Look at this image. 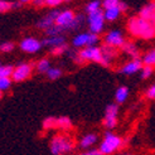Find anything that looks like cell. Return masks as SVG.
<instances>
[{
    "instance_id": "6da1fadb",
    "label": "cell",
    "mask_w": 155,
    "mask_h": 155,
    "mask_svg": "<svg viewBox=\"0 0 155 155\" xmlns=\"http://www.w3.org/2000/svg\"><path fill=\"white\" fill-rule=\"evenodd\" d=\"M127 30L133 37L140 38V39L150 41L155 38V25L149 20L140 17V15L139 17H131L129 19Z\"/></svg>"
},
{
    "instance_id": "7a4b0ae2",
    "label": "cell",
    "mask_w": 155,
    "mask_h": 155,
    "mask_svg": "<svg viewBox=\"0 0 155 155\" xmlns=\"http://www.w3.org/2000/svg\"><path fill=\"white\" fill-rule=\"evenodd\" d=\"M49 148L53 155L68 154L74 149V141L68 135H56L51 140Z\"/></svg>"
},
{
    "instance_id": "3957f363",
    "label": "cell",
    "mask_w": 155,
    "mask_h": 155,
    "mask_svg": "<svg viewBox=\"0 0 155 155\" xmlns=\"http://www.w3.org/2000/svg\"><path fill=\"white\" fill-rule=\"evenodd\" d=\"M104 59L102 56V51L100 47H96V45H88V47L81 48V51L77 53V57L74 58V61L77 63H84V62H96V63H100Z\"/></svg>"
},
{
    "instance_id": "277c9868",
    "label": "cell",
    "mask_w": 155,
    "mask_h": 155,
    "mask_svg": "<svg viewBox=\"0 0 155 155\" xmlns=\"http://www.w3.org/2000/svg\"><path fill=\"white\" fill-rule=\"evenodd\" d=\"M124 141L122 139L117 135H115L110 131H107L104 136V140L100 145V150L102 151L104 155H108V154H112L116 150H119L121 146H122Z\"/></svg>"
},
{
    "instance_id": "5b68a950",
    "label": "cell",
    "mask_w": 155,
    "mask_h": 155,
    "mask_svg": "<svg viewBox=\"0 0 155 155\" xmlns=\"http://www.w3.org/2000/svg\"><path fill=\"white\" fill-rule=\"evenodd\" d=\"M105 20H106L105 14H104V10H101V9L88 13L87 24H88L90 32L96 33V34H101L105 28Z\"/></svg>"
},
{
    "instance_id": "8992f818",
    "label": "cell",
    "mask_w": 155,
    "mask_h": 155,
    "mask_svg": "<svg viewBox=\"0 0 155 155\" xmlns=\"http://www.w3.org/2000/svg\"><path fill=\"white\" fill-rule=\"evenodd\" d=\"M97 43H98V34L92 32L78 33L72 39V45L74 48H80V49L88 47V45H96Z\"/></svg>"
},
{
    "instance_id": "52a82bcc",
    "label": "cell",
    "mask_w": 155,
    "mask_h": 155,
    "mask_svg": "<svg viewBox=\"0 0 155 155\" xmlns=\"http://www.w3.org/2000/svg\"><path fill=\"white\" fill-rule=\"evenodd\" d=\"M32 72H33V64L20 63L14 68L13 74H12V80L14 82H23L32 76Z\"/></svg>"
},
{
    "instance_id": "ba28073f",
    "label": "cell",
    "mask_w": 155,
    "mask_h": 155,
    "mask_svg": "<svg viewBox=\"0 0 155 155\" xmlns=\"http://www.w3.org/2000/svg\"><path fill=\"white\" fill-rule=\"evenodd\" d=\"M42 42L39 39H37L34 37H27L23 38L19 43V48L25 52V53H37L39 52L42 48Z\"/></svg>"
},
{
    "instance_id": "9c48e42d",
    "label": "cell",
    "mask_w": 155,
    "mask_h": 155,
    "mask_svg": "<svg viewBox=\"0 0 155 155\" xmlns=\"http://www.w3.org/2000/svg\"><path fill=\"white\" fill-rule=\"evenodd\" d=\"M104 43L110 44L116 48H121L122 44L125 43V37H124V34L120 32V30L112 29L108 33H106V35L104 38Z\"/></svg>"
},
{
    "instance_id": "30bf717a",
    "label": "cell",
    "mask_w": 155,
    "mask_h": 155,
    "mask_svg": "<svg viewBox=\"0 0 155 155\" xmlns=\"http://www.w3.org/2000/svg\"><path fill=\"white\" fill-rule=\"evenodd\" d=\"M144 63L141 58L135 57V58H131V61H129L127 63H125L121 68H120V72L122 74H126V76H131V74H135L137 72L141 71Z\"/></svg>"
},
{
    "instance_id": "8fae6325",
    "label": "cell",
    "mask_w": 155,
    "mask_h": 155,
    "mask_svg": "<svg viewBox=\"0 0 155 155\" xmlns=\"http://www.w3.org/2000/svg\"><path fill=\"white\" fill-rule=\"evenodd\" d=\"M101 51H102V56H104V59L101 62V64L104 67H108L111 62L117 57V48L112 47V45H110V44L104 43V45L101 47Z\"/></svg>"
},
{
    "instance_id": "7c38bea8",
    "label": "cell",
    "mask_w": 155,
    "mask_h": 155,
    "mask_svg": "<svg viewBox=\"0 0 155 155\" xmlns=\"http://www.w3.org/2000/svg\"><path fill=\"white\" fill-rule=\"evenodd\" d=\"M58 10H53L51 13H48L47 15H44L43 18L39 19V21L37 23V28H39L42 30H47L48 28L53 27L54 24H56V18L58 15Z\"/></svg>"
},
{
    "instance_id": "4fadbf2b",
    "label": "cell",
    "mask_w": 155,
    "mask_h": 155,
    "mask_svg": "<svg viewBox=\"0 0 155 155\" xmlns=\"http://www.w3.org/2000/svg\"><path fill=\"white\" fill-rule=\"evenodd\" d=\"M139 15L143 17L144 19L149 20L150 23H153L155 25V2H150L146 5H144L141 8L140 13H139Z\"/></svg>"
},
{
    "instance_id": "5bb4252c",
    "label": "cell",
    "mask_w": 155,
    "mask_h": 155,
    "mask_svg": "<svg viewBox=\"0 0 155 155\" xmlns=\"http://www.w3.org/2000/svg\"><path fill=\"white\" fill-rule=\"evenodd\" d=\"M66 43V38L62 35V34H57V35H47L43 39L42 44L45 45V47H49V48H53V47H57L59 44H63Z\"/></svg>"
},
{
    "instance_id": "9a60e30c",
    "label": "cell",
    "mask_w": 155,
    "mask_h": 155,
    "mask_svg": "<svg viewBox=\"0 0 155 155\" xmlns=\"http://www.w3.org/2000/svg\"><path fill=\"white\" fill-rule=\"evenodd\" d=\"M97 139L98 137L96 134H86L84 136H82L80 141V146L82 149H90L97 143Z\"/></svg>"
},
{
    "instance_id": "2e32d148",
    "label": "cell",
    "mask_w": 155,
    "mask_h": 155,
    "mask_svg": "<svg viewBox=\"0 0 155 155\" xmlns=\"http://www.w3.org/2000/svg\"><path fill=\"white\" fill-rule=\"evenodd\" d=\"M121 49H122V52H125L127 56H130L131 58L139 57V49H137L136 44H135L134 42H127V41H125V43L122 44Z\"/></svg>"
},
{
    "instance_id": "e0dca14e",
    "label": "cell",
    "mask_w": 155,
    "mask_h": 155,
    "mask_svg": "<svg viewBox=\"0 0 155 155\" xmlns=\"http://www.w3.org/2000/svg\"><path fill=\"white\" fill-rule=\"evenodd\" d=\"M121 9L119 6H114V8H107L104 10L105 14V19L107 21H115L116 19H119V17L121 15Z\"/></svg>"
},
{
    "instance_id": "ac0fdd59",
    "label": "cell",
    "mask_w": 155,
    "mask_h": 155,
    "mask_svg": "<svg viewBox=\"0 0 155 155\" xmlns=\"http://www.w3.org/2000/svg\"><path fill=\"white\" fill-rule=\"evenodd\" d=\"M129 94H130V91H129V88L126 86H120L117 90H116V92H115L116 102H117V104H124L127 100Z\"/></svg>"
},
{
    "instance_id": "d6986e66",
    "label": "cell",
    "mask_w": 155,
    "mask_h": 155,
    "mask_svg": "<svg viewBox=\"0 0 155 155\" xmlns=\"http://www.w3.org/2000/svg\"><path fill=\"white\" fill-rule=\"evenodd\" d=\"M104 126L108 130H112L117 126V115L114 114H105L104 119Z\"/></svg>"
},
{
    "instance_id": "ffe728a7",
    "label": "cell",
    "mask_w": 155,
    "mask_h": 155,
    "mask_svg": "<svg viewBox=\"0 0 155 155\" xmlns=\"http://www.w3.org/2000/svg\"><path fill=\"white\" fill-rule=\"evenodd\" d=\"M57 127L63 130V131H68L72 129V121L67 116H61V117H57Z\"/></svg>"
},
{
    "instance_id": "44dd1931",
    "label": "cell",
    "mask_w": 155,
    "mask_h": 155,
    "mask_svg": "<svg viewBox=\"0 0 155 155\" xmlns=\"http://www.w3.org/2000/svg\"><path fill=\"white\" fill-rule=\"evenodd\" d=\"M141 61H143L144 64L155 67V48H151V49H149L148 52H146L141 57Z\"/></svg>"
},
{
    "instance_id": "7402d4cb",
    "label": "cell",
    "mask_w": 155,
    "mask_h": 155,
    "mask_svg": "<svg viewBox=\"0 0 155 155\" xmlns=\"http://www.w3.org/2000/svg\"><path fill=\"white\" fill-rule=\"evenodd\" d=\"M35 68H37V71L39 72V73H47V72L49 71V68H51V62H49V59H47V58L41 59V61L37 63Z\"/></svg>"
},
{
    "instance_id": "603a6c76",
    "label": "cell",
    "mask_w": 155,
    "mask_h": 155,
    "mask_svg": "<svg viewBox=\"0 0 155 155\" xmlns=\"http://www.w3.org/2000/svg\"><path fill=\"white\" fill-rule=\"evenodd\" d=\"M43 129L44 130H53L57 127V117H53V116H48L43 120Z\"/></svg>"
},
{
    "instance_id": "cb8c5ba5",
    "label": "cell",
    "mask_w": 155,
    "mask_h": 155,
    "mask_svg": "<svg viewBox=\"0 0 155 155\" xmlns=\"http://www.w3.org/2000/svg\"><path fill=\"white\" fill-rule=\"evenodd\" d=\"M68 45L67 43H63V44H59L57 45V47H53L51 48V53L53 54V56H62V54H64L68 52Z\"/></svg>"
},
{
    "instance_id": "d4e9b609",
    "label": "cell",
    "mask_w": 155,
    "mask_h": 155,
    "mask_svg": "<svg viewBox=\"0 0 155 155\" xmlns=\"http://www.w3.org/2000/svg\"><path fill=\"white\" fill-rule=\"evenodd\" d=\"M12 77H2L0 76V92H5L12 86Z\"/></svg>"
},
{
    "instance_id": "484cf974",
    "label": "cell",
    "mask_w": 155,
    "mask_h": 155,
    "mask_svg": "<svg viewBox=\"0 0 155 155\" xmlns=\"http://www.w3.org/2000/svg\"><path fill=\"white\" fill-rule=\"evenodd\" d=\"M45 74L48 76V78H49L51 81H56V80H58L59 77L62 76V69H61V68H56V67H53V68L51 67L49 71L45 73Z\"/></svg>"
},
{
    "instance_id": "4316f807",
    "label": "cell",
    "mask_w": 155,
    "mask_h": 155,
    "mask_svg": "<svg viewBox=\"0 0 155 155\" xmlns=\"http://www.w3.org/2000/svg\"><path fill=\"white\" fill-rule=\"evenodd\" d=\"M101 5H102V3L100 2V0H92V2H90L86 5L87 14L88 13H92V12H96V10H100V9H101Z\"/></svg>"
},
{
    "instance_id": "83f0119b",
    "label": "cell",
    "mask_w": 155,
    "mask_h": 155,
    "mask_svg": "<svg viewBox=\"0 0 155 155\" xmlns=\"http://www.w3.org/2000/svg\"><path fill=\"white\" fill-rule=\"evenodd\" d=\"M13 71H14V67L10 64L0 66V76L2 77H12Z\"/></svg>"
},
{
    "instance_id": "f1b7e54d",
    "label": "cell",
    "mask_w": 155,
    "mask_h": 155,
    "mask_svg": "<svg viewBox=\"0 0 155 155\" xmlns=\"http://www.w3.org/2000/svg\"><path fill=\"white\" fill-rule=\"evenodd\" d=\"M140 72H141V78L148 80L149 77L153 74V72H154V67L153 66H148V64H144Z\"/></svg>"
},
{
    "instance_id": "f546056e",
    "label": "cell",
    "mask_w": 155,
    "mask_h": 155,
    "mask_svg": "<svg viewBox=\"0 0 155 155\" xmlns=\"http://www.w3.org/2000/svg\"><path fill=\"white\" fill-rule=\"evenodd\" d=\"M13 9V3L8 0H0V13H8Z\"/></svg>"
},
{
    "instance_id": "4dcf8cb0",
    "label": "cell",
    "mask_w": 155,
    "mask_h": 155,
    "mask_svg": "<svg viewBox=\"0 0 155 155\" xmlns=\"http://www.w3.org/2000/svg\"><path fill=\"white\" fill-rule=\"evenodd\" d=\"M14 43L12 42H3L2 44H0V52H3V53H9V52H13L14 49Z\"/></svg>"
},
{
    "instance_id": "1f68e13d",
    "label": "cell",
    "mask_w": 155,
    "mask_h": 155,
    "mask_svg": "<svg viewBox=\"0 0 155 155\" xmlns=\"http://www.w3.org/2000/svg\"><path fill=\"white\" fill-rule=\"evenodd\" d=\"M45 34L47 35H57V34H62L63 33V30H62V28H59L57 24H54L53 27L48 28L47 30H44Z\"/></svg>"
},
{
    "instance_id": "d6a6232c",
    "label": "cell",
    "mask_w": 155,
    "mask_h": 155,
    "mask_svg": "<svg viewBox=\"0 0 155 155\" xmlns=\"http://www.w3.org/2000/svg\"><path fill=\"white\" fill-rule=\"evenodd\" d=\"M105 114H114V115H117L119 114V105L117 104H110L106 106V110Z\"/></svg>"
},
{
    "instance_id": "836d02e7",
    "label": "cell",
    "mask_w": 155,
    "mask_h": 155,
    "mask_svg": "<svg viewBox=\"0 0 155 155\" xmlns=\"http://www.w3.org/2000/svg\"><path fill=\"white\" fill-rule=\"evenodd\" d=\"M120 0H104L102 2V6L104 9H107V8H114V6H119Z\"/></svg>"
},
{
    "instance_id": "e575fe53",
    "label": "cell",
    "mask_w": 155,
    "mask_h": 155,
    "mask_svg": "<svg viewBox=\"0 0 155 155\" xmlns=\"http://www.w3.org/2000/svg\"><path fill=\"white\" fill-rule=\"evenodd\" d=\"M63 2H64V0H45L44 5H47L49 8H57L58 5H61Z\"/></svg>"
},
{
    "instance_id": "d590c367",
    "label": "cell",
    "mask_w": 155,
    "mask_h": 155,
    "mask_svg": "<svg viewBox=\"0 0 155 155\" xmlns=\"http://www.w3.org/2000/svg\"><path fill=\"white\" fill-rule=\"evenodd\" d=\"M146 97L149 100H155V83L151 84V86L148 88V91H146Z\"/></svg>"
},
{
    "instance_id": "8d00e7d4",
    "label": "cell",
    "mask_w": 155,
    "mask_h": 155,
    "mask_svg": "<svg viewBox=\"0 0 155 155\" xmlns=\"http://www.w3.org/2000/svg\"><path fill=\"white\" fill-rule=\"evenodd\" d=\"M84 155H104L102 154V151L100 150V148L98 149H90V150H87L86 153H83Z\"/></svg>"
},
{
    "instance_id": "74e56055",
    "label": "cell",
    "mask_w": 155,
    "mask_h": 155,
    "mask_svg": "<svg viewBox=\"0 0 155 155\" xmlns=\"http://www.w3.org/2000/svg\"><path fill=\"white\" fill-rule=\"evenodd\" d=\"M119 8L121 9V12L122 13H125V12H127V9H129V6H127V4L126 3H124V2H120V4H119Z\"/></svg>"
},
{
    "instance_id": "f35d334b",
    "label": "cell",
    "mask_w": 155,
    "mask_h": 155,
    "mask_svg": "<svg viewBox=\"0 0 155 155\" xmlns=\"http://www.w3.org/2000/svg\"><path fill=\"white\" fill-rule=\"evenodd\" d=\"M33 4L35 6H43L45 4V0H33Z\"/></svg>"
},
{
    "instance_id": "ab89813d",
    "label": "cell",
    "mask_w": 155,
    "mask_h": 155,
    "mask_svg": "<svg viewBox=\"0 0 155 155\" xmlns=\"http://www.w3.org/2000/svg\"><path fill=\"white\" fill-rule=\"evenodd\" d=\"M21 3L20 2H17V3H13V9H18V8H20Z\"/></svg>"
},
{
    "instance_id": "60d3db41",
    "label": "cell",
    "mask_w": 155,
    "mask_h": 155,
    "mask_svg": "<svg viewBox=\"0 0 155 155\" xmlns=\"http://www.w3.org/2000/svg\"><path fill=\"white\" fill-rule=\"evenodd\" d=\"M21 4H29V3H33V0H19Z\"/></svg>"
},
{
    "instance_id": "b9f144b4",
    "label": "cell",
    "mask_w": 155,
    "mask_h": 155,
    "mask_svg": "<svg viewBox=\"0 0 155 155\" xmlns=\"http://www.w3.org/2000/svg\"><path fill=\"white\" fill-rule=\"evenodd\" d=\"M2 94H3V92H0V97H2Z\"/></svg>"
},
{
    "instance_id": "7bdbcfd3",
    "label": "cell",
    "mask_w": 155,
    "mask_h": 155,
    "mask_svg": "<svg viewBox=\"0 0 155 155\" xmlns=\"http://www.w3.org/2000/svg\"><path fill=\"white\" fill-rule=\"evenodd\" d=\"M64 2H69V0H64Z\"/></svg>"
},
{
    "instance_id": "ee69618b",
    "label": "cell",
    "mask_w": 155,
    "mask_h": 155,
    "mask_svg": "<svg viewBox=\"0 0 155 155\" xmlns=\"http://www.w3.org/2000/svg\"><path fill=\"white\" fill-rule=\"evenodd\" d=\"M0 66H2V62H0Z\"/></svg>"
}]
</instances>
